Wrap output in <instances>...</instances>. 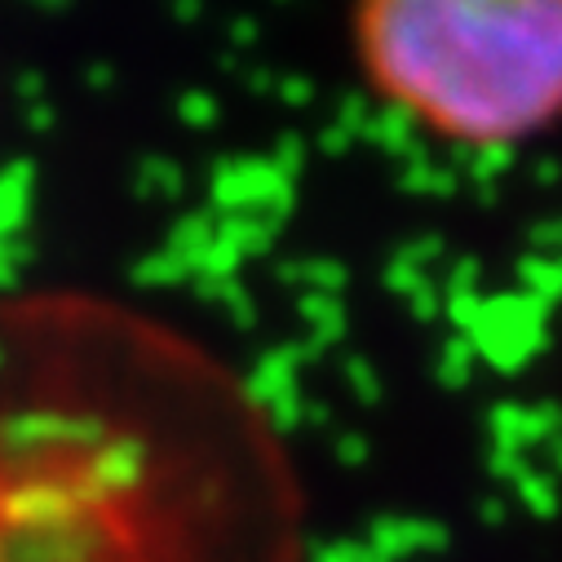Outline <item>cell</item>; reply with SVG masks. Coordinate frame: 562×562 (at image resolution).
Listing matches in <instances>:
<instances>
[{
	"label": "cell",
	"mask_w": 562,
	"mask_h": 562,
	"mask_svg": "<svg viewBox=\"0 0 562 562\" xmlns=\"http://www.w3.org/2000/svg\"><path fill=\"white\" fill-rule=\"evenodd\" d=\"M549 315H553V306L522 289L487 302L483 319L474 328L483 359L501 372H518V368L536 363L549 350Z\"/></svg>",
	"instance_id": "obj_3"
},
{
	"label": "cell",
	"mask_w": 562,
	"mask_h": 562,
	"mask_svg": "<svg viewBox=\"0 0 562 562\" xmlns=\"http://www.w3.org/2000/svg\"><path fill=\"white\" fill-rule=\"evenodd\" d=\"M514 487H518V501L527 505V514H536V518H553L562 509V492H558L553 474H544V470H527Z\"/></svg>",
	"instance_id": "obj_6"
},
{
	"label": "cell",
	"mask_w": 562,
	"mask_h": 562,
	"mask_svg": "<svg viewBox=\"0 0 562 562\" xmlns=\"http://www.w3.org/2000/svg\"><path fill=\"white\" fill-rule=\"evenodd\" d=\"M359 41L390 106L439 124L452 147H514L562 111V5L553 0L372 5Z\"/></svg>",
	"instance_id": "obj_2"
},
{
	"label": "cell",
	"mask_w": 562,
	"mask_h": 562,
	"mask_svg": "<svg viewBox=\"0 0 562 562\" xmlns=\"http://www.w3.org/2000/svg\"><path fill=\"white\" fill-rule=\"evenodd\" d=\"M270 407L178 324L0 293V562H306Z\"/></svg>",
	"instance_id": "obj_1"
},
{
	"label": "cell",
	"mask_w": 562,
	"mask_h": 562,
	"mask_svg": "<svg viewBox=\"0 0 562 562\" xmlns=\"http://www.w3.org/2000/svg\"><path fill=\"white\" fill-rule=\"evenodd\" d=\"M544 448H549V474H562V439H553Z\"/></svg>",
	"instance_id": "obj_14"
},
{
	"label": "cell",
	"mask_w": 562,
	"mask_h": 562,
	"mask_svg": "<svg viewBox=\"0 0 562 562\" xmlns=\"http://www.w3.org/2000/svg\"><path fill=\"white\" fill-rule=\"evenodd\" d=\"M483 518H487V522H505V505H501V501H487V505H483Z\"/></svg>",
	"instance_id": "obj_15"
},
{
	"label": "cell",
	"mask_w": 562,
	"mask_h": 562,
	"mask_svg": "<svg viewBox=\"0 0 562 562\" xmlns=\"http://www.w3.org/2000/svg\"><path fill=\"white\" fill-rule=\"evenodd\" d=\"M527 244H531L536 252H544V257H558V252H562V213L536 222V226L527 231Z\"/></svg>",
	"instance_id": "obj_9"
},
{
	"label": "cell",
	"mask_w": 562,
	"mask_h": 562,
	"mask_svg": "<svg viewBox=\"0 0 562 562\" xmlns=\"http://www.w3.org/2000/svg\"><path fill=\"white\" fill-rule=\"evenodd\" d=\"M470 165H474L479 187H496V178L514 165V147H479V151L470 156Z\"/></svg>",
	"instance_id": "obj_7"
},
{
	"label": "cell",
	"mask_w": 562,
	"mask_h": 562,
	"mask_svg": "<svg viewBox=\"0 0 562 562\" xmlns=\"http://www.w3.org/2000/svg\"><path fill=\"white\" fill-rule=\"evenodd\" d=\"M487 470H492L496 479H505V483H518L531 465H527V457H522V452H514V448H496V452L487 457Z\"/></svg>",
	"instance_id": "obj_10"
},
{
	"label": "cell",
	"mask_w": 562,
	"mask_h": 562,
	"mask_svg": "<svg viewBox=\"0 0 562 562\" xmlns=\"http://www.w3.org/2000/svg\"><path fill=\"white\" fill-rule=\"evenodd\" d=\"M531 178H536V187H558V182H562V160H553V156L536 160Z\"/></svg>",
	"instance_id": "obj_12"
},
{
	"label": "cell",
	"mask_w": 562,
	"mask_h": 562,
	"mask_svg": "<svg viewBox=\"0 0 562 562\" xmlns=\"http://www.w3.org/2000/svg\"><path fill=\"white\" fill-rule=\"evenodd\" d=\"M474 279H479V261H461V266H457V274H452V284H457L461 293H470Z\"/></svg>",
	"instance_id": "obj_13"
},
{
	"label": "cell",
	"mask_w": 562,
	"mask_h": 562,
	"mask_svg": "<svg viewBox=\"0 0 562 562\" xmlns=\"http://www.w3.org/2000/svg\"><path fill=\"white\" fill-rule=\"evenodd\" d=\"M487 426H492V439H496L501 448H514V452H527V448H531V412H527V407L501 403V407H492Z\"/></svg>",
	"instance_id": "obj_5"
},
{
	"label": "cell",
	"mask_w": 562,
	"mask_h": 562,
	"mask_svg": "<svg viewBox=\"0 0 562 562\" xmlns=\"http://www.w3.org/2000/svg\"><path fill=\"white\" fill-rule=\"evenodd\" d=\"M531 443H553L562 439V403L544 398V403H531Z\"/></svg>",
	"instance_id": "obj_8"
},
{
	"label": "cell",
	"mask_w": 562,
	"mask_h": 562,
	"mask_svg": "<svg viewBox=\"0 0 562 562\" xmlns=\"http://www.w3.org/2000/svg\"><path fill=\"white\" fill-rule=\"evenodd\" d=\"M465 372H470V346H448L443 376H448V381H465Z\"/></svg>",
	"instance_id": "obj_11"
},
{
	"label": "cell",
	"mask_w": 562,
	"mask_h": 562,
	"mask_svg": "<svg viewBox=\"0 0 562 562\" xmlns=\"http://www.w3.org/2000/svg\"><path fill=\"white\" fill-rule=\"evenodd\" d=\"M518 284L522 293L540 297V302H562V252L558 257H544V252H527L518 261Z\"/></svg>",
	"instance_id": "obj_4"
}]
</instances>
